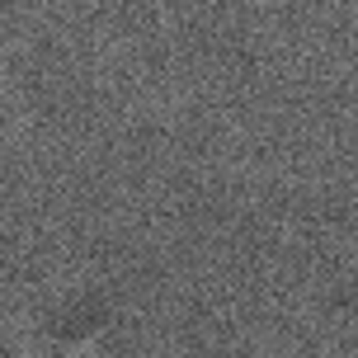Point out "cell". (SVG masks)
I'll return each mask as SVG.
<instances>
[{"mask_svg":"<svg viewBox=\"0 0 358 358\" xmlns=\"http://www.w3.org/2000/svg\"><path fill=\"white\" fill-rule=\"evenodd\" d=\"M10 358H358V321L184 255H104L24 302Z\"/></svg>","mask_w":358,"mask_h":358,"instance_id":"obj_1","label":"cell"}]
</instances>
